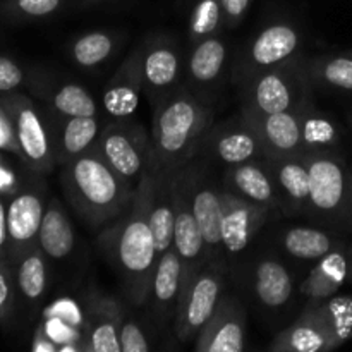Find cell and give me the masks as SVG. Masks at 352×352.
I'll return each mask as SVG.
<instances>
[{"label": "cell", "mask_w": 352, "mask_h": 352, "mask_svg": "<svg viewBox=\"0 0 352 352\" xmlns=\"http://www.w3.org/2000/svg\"><path fill=\"white\" fill-rule=\"evenodd\" d=\"M349 124H351V129H352V113L349 116Z\"/></svg>", "instance_id": "cell-47"}, {"label": "cell", "mask_w": 352, "mask_h": 352, "mask_svg": "<svg viewBox=\"0 0 352 352\" xmlns=\"http://www.w3.org/2000/svg\"><path fill=\"white\" fill-rule=\"evenodd\" d=\"M222 186L227 191L241 196L251 203L265 206L272 212H282L284 203L278 195L270 172L263 160L246 162V164L226 167L222 175Z\"/></svg>", "instance_id": "cell-24"}, {"label": "cell", "mask_w": 352, "mask_h": 352, "mask_svg": "<svg viewBox=\"0 0 352 352\" xmlns=\"http://www.w3.org/2000/svg\"><path fill=\"white\" fill-rule=\"evenodd\" d=\"M67 0H3L0 12L10 23H34L55 16Z\"/></svg>", "instance_id": "cell-37"}, {"label": "cell", "mask_w": 352, "mask_h": 352, "mask_svg": "<svg viewBox=\"0 0 352 352\" xmlns=\"http://www.w3.org/2000/svg\"><path fill=\"white\" fill-rule=\"evenodd\" d=\"M151 168V167H150ZM150 192V226L153 230L157 254H164L168 248L174 246L175 210L172 196V172L151 168Z\"/></svg>", "instance_id": "cell-29"}, {"label": "cell", "mask_w": 352, "mask_h": 352, "mask_svg": "<svg viewBox=\"0 0 352 352\" xmlns=\"http://www.w3.org/2000/svg\"><path fill=\"white\" fill-rule=\"evenodd\" d=\"M199 157L210 164L232 167L246 162L263 160L265 150L256 131L241 116L213 124L206 134Z\"/></svg>", "instance_id": "cell-13"}, {"label": "cell", "mask_w": 352, "mask_h": 352, "mask_svg": "<svg viewBox=\"0 0 352 352\" xmlns=\"http://www.w3.org/2000/svg\"><path fill=\"white\" fill-rule=\"evenodd\" d=\"M301 134L306 151H330L339 143V129L336 122L320 112L315 103H308L301 109Z\"/></svg>", "instance_id": "cell-34"}, {"label": "cell", "mask_w": 352, "mask_h": 352, "mask_svg": "<svg viewBox=\"0 0 352 352\" xmlns=\"http://www.w3.org/2000/svg\"><path fill=\"white\" fill-rule=\"evenodd\" d=\"M48 113H50L52 129H54L57 167L91 150L103 129L100 116L58 117L54 116L50 110Z\"/></svg>", "instance_id": "cell-26"}, {"label": "cell", "mask_w": 352, "mask_h": 352, "mask_svg": "<svg viewBox=\"0 0 352 352\" xmlns=\"http://www.w3.org/2000/svg\"><path fill=\"white\" fill-rule=\"evenodd\" d=\"M253 292L256 301L267 309H280L292 299L294 277L277 256H261L254 261Z\"/></svg>", "instance_id": "cell-27"}, {"label": "cell", "mask_w": 352, "mask_h": 352, "mask_svg": "<svg viewBox=\"0 0 352 352\" xmlns=\"http://www.w3.org/2000/svg\"><path fill=\"white\" fill-rule=\"evenodd\" d=\"M213 124L212 98L182 82L153 107L150 167L174 172L198 158Z\"/></svg>", "instance_id": "cell-2"}, {"label": "cell", "mask_w": 352, "mask_h": 352, "mask_svg": "<svg viewBox=\"0 0 352 352\" xmlns=\"http://www.w3.org/2000/svg\"><path fill=\"white\" fill-rule=\"evenodd\" d=\"M85 332L79 351L86 352H122L120 330L126 315L122 302L98 289H91L85 299Z\"/></svg>", "instance_id": "cell-15"}, {"label": "cell", "mask_w": 352, "mask_h": 352, "mask_svg": "<svg viewBox=\"0 0 352 352\" xmlns=\"http://www.w3.org/2000/svg\"><path fill=\"white\" fill-rule=\"evenodd\" d=\"M352 333V301L309 299L305 311L272 340L274 352H323L342 346Z\"/></svg>", "instance_id": "cell-4"}, {"label": "cell", "mask_w": 352, "mask_h": 352, "mask_svg": "<svg viewBox=\"0 0 352 352\" xmlns=\"http://www.w3.org/2000/svg\"><path fill=\"white\" fill-rule=\"evenodd\" d=\"M76 244H78V237H76L74 226L64 205L57 198H50L45 208L43 220H41L38 246L41 248L48 261L60 263L72 256Z\"/></svg>", "instance_id": "cell-28"}, {"label": "cell", "mask_w": 352, "mask_h": 352, "mask_svg": "<svg viewBox=\"0 0 352 352\" xmlns=\"http://www.w3.org/2000/svg\"><path fill=\"white\" fill-rule=\"evenodd\" d=\"M241 116L256 131L265 157L305 153L301 134V110L280 113H254L239 110Z\"/></svg>", "instance_id": "cell-19"}, {"label": "cell", "mask_w": 352, "mask_h": 352, "mask_svg": "<svg viewBox=\"0 0 352 352\" xmlns=\"http://www.w3.org/2000/svg\"><path fill=\"white\" fill-rule=\"evenodd\" d=\"M34 91L43 100L45 109L58 117L100 116V105L88 88L69 79L41 76L34 81Z\"/></svg>", "instance_id": "cell-25"}, {"label": "cell", "mask_w": 352, "mask_h": 352, "mask_svg": "<svg viewBox=\"0 0 352 352\" xmlns=\"http://www.w3.org/2000/svg\"><path fill=\"white\" fill-rule=\"evenodd\" d=\"M12 267L16 275L17 298H21L24 305L36 306L43 299L50 282L48 258L45 256L40 246H34L24 253Z\"/></svg>", "instance_id": "cell-32"}, {"label": "cell", "mask_w": 352, "mask_h": 352, "mask_svg": "<svg viewBox=\"0 0 352 352\" xmlns=\"http://www.w3.org/2000/svg\"><path fill=\"white\" fill-rule=\"evenodd\" d=\"M182 292V265L175 248H168L157 260L146 305L158 327L174 325Z\"/></svg>", "instance_id": "cell-21"}, {"label": "cell", "mask_w": 352, "mask_h": 352, "mask_svg": "<svg viewBox=\"0 0 352 352\" xmlns=\"http://www.w3.org/2000/svg\"><path fill=\"white\" fill-rule=\"evenodd\" d=\"M0 102L12 120L26 167L36 175L52 174L57 160L48 110L19 91L2 93Z\"/></svg>", "instance_id": "cell-8"}, {"label": "cell", "mask_w": 352, "mask_h": 352, "mask_svg": "<svg viewBox=\"0 0 352 352\" xmlns=\"http://www.w3.org/2000/svg\"><path fill=\"white\" fill-rule=\"evenodd\" d=\"M153 172L148 168L136 186L129 208L98 230L96 244L119 277L124 296L133 306L148 301L157 267V248L150 226V192Z\"/></svg>", "instance_id": "cell-1"}, {"label": "cell", "mask_w": 352, "mask_h": 352, "mask_svg": "<svg viewBox=\"0 0 352 352\" xmlns=\"http://www.w3.org/2000/svg\"><path fill=\"white\" fill-rule=\"evenodd\" d=\"M239 110L254 113H280L301 110L313 102L311 89L301 57L260 72L241 82Z\"/></svg>", "instance_id": "cell-5"}, {"label": "cell", "mask_w": 352, "mask_h": 352, "mask_svg": "<svg viewBox=\"0 0 352 352\" xmlns=\"http://www.w3.org/2000/svg\"><path fill=\"white\" fill-rule=\"evenodd\" d=\"M103 2H107V0H79L78 6L82 7V9H86V7L98 6V3H103Z\"/></svg>", "instance_id": "cell-45"}, {"label": "cell", "mask_w": 352, "mask_h": 352, "mask_svg": "<svg viewBox=\"0 0 352 352\" xmlns=\"http://www.w3.org/2000/svg\"><path fill=\"white\" fill-rule=\"evenodd\" d=\"M0 150L16 155V157H19V160H23V153H21L16 129H14V124L10 120L9 112L3 109L2 102H0Z\"/></svg>", "instance_id": "cell-41"}, {"label": "cell", "mask_w": 352, "mask_h": 352, "mask_svg": "<svg viewBox=\"0 0 352 352\" xmlns=\"http://www.w3.org/2000/svg\"><path fill=\"white\" fill-rule=\"evenodd\" d=\"M172 196H174L175 229L174 248L182 265V287L192 278V275L208 263V250L203 239V234L192 217L188 199L172 179Z\"/></svg>", "instance_id": "cell-23"}, {"label": "cell", "mask_w": 352, "mask_h": 352, "mask_svg": "<svg viewBox=\"0 0 352 352\" xmlns=\"http://www.w3.org/2000/svg\"><path fill=\"white\" fill-rule=\"evenodd\" d=\"M347 282V250L344 244L330 251L309 270L301 285L308 299H329Z\"/></svg>", "instance_id": "cell-30"}, {"label": "cell", "mask_w": 352, "mask_h": 352, "mask_svg": "<svg viewBox=\"0 0 352 352\" xmlns=\"http://www.w3.org/2000/svg\"><path fill=\"white\" fill-rule=\"evenodd\" d=\"M47 203V186L40 181L19 188L7 201V260L10 265H16L24 253L38 246Z\"/></svg>", "instance_id": "cell-12"}, {"label": "cell", "mask_w": 352, "mask_h": 352, "mask_svg": "<svg viewBox=\"0 0 352 352\" xmlns=\"http://www.w3.org/2000/svg\"><path fill=\"white\" fill-rule=\"evenodd\" d=\"M309 174L308 215L327 226H352L349 168L330 151L302 153Z\"/></svg>", "instance_id": "cell-7"}, {"label": "cell", "mask_w": 352, "mask_h": 352, "mask_svg": "<svg viewBox=\"0 0 352 352\" xmlns=\"http://www.w3.org/2000/svg\"><path fill=\"white\" fill-rule=\"evenodd\" d=\"M175 186L188 199L192 217L203 234L208 250V261L226 263L222 246V198L223 186L215 179L210 162L198 157L172 172Z\"/></svg>", "instance_id": "cell-6"}, {"label": "cell", "mask_w": 352, "mask_h": 352, "mask_svg": "<svg viewBox=\"0 0 352 352\" xmlns=\"http://www.w3.org/2000/svg\"><path fill=\"white\" fill-rule=\"evenodd\" d=\"M17 287L14 267L9 260H0V325L10 322L16 308Z\"/></svg>", "instance_id": "cell-38"}, {"label": "cell", "mask_w": 352, "mask_h": 352, "mask_svg": "<svg viewBox=\"0 0 352 352\" xmlns=\"http://www.w3.org/2000/svg\"><path fill=\"white\" fill-rule=\"evenodd\" d=\"M263 164L270 172L275 188H277L282 203H284L282 213L298 217L308 212L309 174L302 153L265 157Z\"/></svg>", "instance_id": "cell-22"}, {"label": "cell", "mask_w": 352, "mask_h": 352, "mask_svg": "<svg viewBox=\"0 0 352 352\" xmlns=\"http://www.w3.org/2000/svg\"><path fill=\"white\" fill-rule=\"evenodd\" d=\"M302 34L287 21L272 23L258 31L237 58L234 78L244 82L260 72L301 57Z\"/></svg>", "instance_id": "cell-11"}, {"label": "cell", "mask_w": 352, "mask_h": 352, "mask_svg": "<svg viewBox=\"0 0 352 352\" xmlns=\"http://www.w3.org/2000/svg\"><path fill=\"white\" fill-rule=\"evenodd\" d=\"M143 95V41L116 69L103 89L102 107L110 119H126L140 107Z\"/></svg>", "instance_id": "cell-18"}, {"label": "cell", "mask_w": 352, "mask_h": 352, "mask_svg": "<svg viewBox=\"0 0 352 352\" xmlns=\"http://www.w3.org/2000/svg\"><path fill=\"white\" fill-rule=\"evenodd\" d=\"M226 30L223 9L220 0H198L189 17L188 38L189 45H195L205 38L217 36Z\"/></svg>", "instance_id": "cell-36"}, {"label": "cell", "mask_w": 352, "mask_h": 352, "mask_svg": "<svg viewBox=\"0 0 352 352\" xmlns=\"http://www.w3.org/2000/svg\"><path fill=\"white\" fill-rule=\"evenodd\" d=\"M220 2H222L226 30H234L243 23L253 0H220Z\"/></svg>", "instance_id": "cell-42"}, {"label": "cell", "mask_w": 352, "mask_h": 352, "mask_svg": "<svg viewBox=\"0 0 352 352\" xmlns=\"http://www.w3.org/2000/svg\"><path fill=\"white\" fill-rule=\"evenodd\" d=\"M229 65V45L220 34L205 38L191 45L188 58L184 62V78L182 81L203 96L212 98V89L219 86Z\"/></svg>", "instance_id": "cell-20"}, {"label": "cell", "mask_w": 352, "mask_h": 352, "mask_svg": "<svg viewBox=\"0 0 352 352\" xmlns=\"http://www.w3.org/2000/svg\"><path fill=\"white\" fill-rule=\"evenodd\" d=\"M58 181L69 206L96 232L122 215L136 195V184L113 170L95 148L60 165Z\"/></svg>", "instance_id": "cell-3"}, {"label": "cell", "mask_w": 352, "mask_h": 352, "mask_svg": "<svg viewBox=\"0 0 352 352\" xmlns=\"http://www.w3.org/2000/svg\"><path fill=\"white\" fill-rule=\"evenodd\" d=\"M272 213V210L248 201L223 188L222 246L226 258L243 253Z\"/></svg>", "instance_id": "cell-17"}, {"label": "cell", "mask_w": 352, "mask_h": 352, "mask_svg": "<svg viewBox=\"0 0 352 352\" xmlns=\"http://www.w3.org/2000/svg\"><path fill=\"white\" fill-rule=\"evenodd\" d=\"M120 34L116 31L95 30L72 38L65 47V54L81 71H93L105 64L117 52Z\"/></svg>", "instance_id": "cell-31"}, {"label": "cell", "mask_w": 352, "mask_h": 352, "mask_svg": "<svg viewBox=\"0 0 352 352\" xmlns=\"http://www.w3.org/2000/svg\"><path fill=\"white\" fill-rule=\"evenodd\" d=\"M93 148L113 170L136 186L151 165V136L131 117L107 122Z\"/></svg>", "instance_id": "cell-9"}, {"label": "cell", "mask_w": 352, "mask_h": 352, "mask_svg": "<svg viewBox=\"0 0 352 352\" xmlns=\"http://www.w3.org/2000/svg\"><path fill=\"white\" fill-rule=\"evenodd\" d=\"M340 244L342 243L337 241L332 234L316 227L296 226L289 227L280 234L282 250L294 260L309 261V263H316Z\"/></svg>", "instance_id": "cell-33"}, {"label": "cell", "mask_w": 352, "mask_h": 352, "mask_svg": "<svg viewBox=\"0 0 352 352\" xmlns=\"http://www.w3.org/2000/svg\"><path fill=\"white\" fill-rule=\"evenodd\" d=\"M349 199H351V208H352V167L349 168Z\"/></svg>", "instance_id": "cell-46"}, {"label": "cell", "mask_w": 352, "mask_h": 352, "mask_svg": "<svg viewBox=\"0 0 352 352\" xmlns=\"http://www.w3.org/2000/svg\"><path fill=\"white\" fill-rule=\"evenodd\" d=\"M7 203L0 199V260H7Z\"/></svg>", "instance_id": "cell-43"}, {"label": "cell", "mask_w": 352, "mask_h": 352, "mask_svg": "<svg viewBox=\"0 0 352 352\" xmlns=\"http://www.w3.org/2000/svg\"><path fill=\"white\" fill-rule=\"evenodd\" d=\"M347 284H352V248L347 251Z\"/></svg>", "instance_id": "cell-44"}, {"label": "cell", "mask_w": 352, "mask_h": 352, "mask_svg": "<svg viewBox=\"0 0 352 352\" xmlns=\"http://www.w3.org/2000/svg\"><path fill=\"white\" fill-rule=\"evenodd\" d=\"M24 82V72L12 58L0 55V95L16 91Z\"/></svg>", "instance_id": "cell-40"}, {"label": "cell", "mask_w": 352, "mask_h": 352, "mask_svg": "<svg viewBox=\"0 0 352 352\" xmlns=\"http://www.w3.org/2000/svg\"><path fill=\"white\" fill-rule=\"evenodd\" d=\"M305 65L313 85L352 91V57H318Z\"/></svg>", "instance_id": "cell-35"}, {"label": "cell", "mask_w": 352, "mask_h": 352, "mask_svg": "<svg viewBox=\"0 0 352 352\" xmlns=\"http://www.w3.org/2000/svg\"><path fill=\"white\" fill-rule=\"evenodd\" d=\"M184 58L170 36L143 40V95L153 107L167 98L184 78Z\"/></svg>", "instance_id": "cell-14"}, {"label": "cell", "mask_w": 352, "mask_h": 352, "mask_svg": "<svg viewBox=\"0 0 352 352\" xmlns=\"http://www.w3.org/2000/svg\"><path fill=\"white\" fill-rule=\"evenodd\" d=\"M226 284V263L208 261L182 287L174 318V336L181 344L196 339L219 306Z\"/></svg>", "instance_id": "cell-10"}, {"label": "cell", "mask_w": 352, "mask_h": 352, "mask_svg": "<svg viewBox=\"0 0 352 352\" xmlns=\"http://www.w3.org/2000/svg\"><path fill=\"white\" fill-rule=\"evenodd\" d=\"M120 349L122 352H148L151 342L141 323L136 318H127L120 330Z\"/></svg>", "instance_id": "cell-39"}, {"label": "cell", "mask_w": 352, "mask_h": 352, "mask_svg": "<svg viewBox=\"0 0 352 352\" xmlns=\"http://www.w3.org/2000/svg\"><path fill=\"white\" fill-rule=\"evenodd\" d=\"M198 352H241L246 347V311L236 296L222 294L208 322L195 339Z\"/></svg>", "instance_id": "cell-16"}]
</instances>
